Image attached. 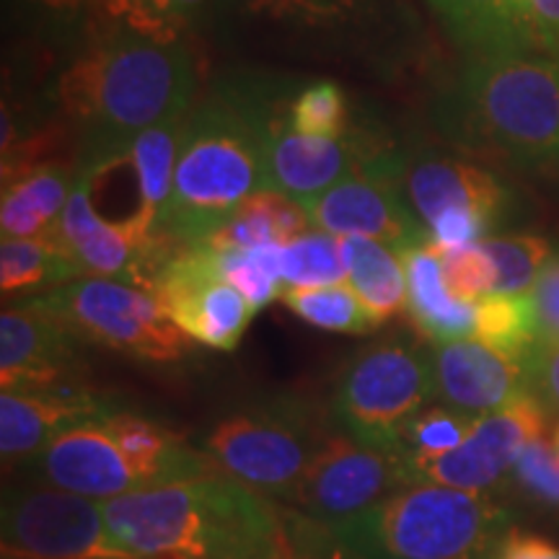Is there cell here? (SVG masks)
Instances as JSON below:
<instances>
[{"label": "cell", "mask_w": 559, "mask_h": 559, "mask_svg": "<svg viewBox=\"0 0 559 559\" xmlns=\"http://www.w3.org/2000/svg\"><path fill=\"white\" fill-rule=\"evenodd\" d=\"M495 559H559V549L555 544L544 542L542 536L510 531Z\"/></svg>", "instance_id": "cell-42"}, {"label": "cell", "mask_w": 559, "mask_h": 559, "mask_svg": "<svg viewBox=\"0 0 559 559\" xmlns=\"http://www.w3.org/2000/svg\"><path fill=\"white\" fill-rule=\"evenodd\" d=\"M334 432L330 404L272 394L215 419L202 438V451L221 474L288 508L306 469Z\"/></svg>", "instance_id": "cell-7"}, {"label": "cell", "mask_w": 559, "mask_h": 559, "mask_svg": "<svg viewBox=\"0 0 559 559\" xmlns=\"http://www.w3.org/2000/svg\"><path fill=\"white\" fill-rule=\"evenodd\" d=\"M210 5L213 0H99V11L111 26L156 39H181Z\"/></svg>", "instance_id": "cell-28"}, {"label": "cell", "mask_w": 559, "mask_h": 559, "mask_svg": "<svg viewBox=\"0 0 559 559\" xmlns=\"http://www.w3.org/2000/svg\"><path fill=\"white\" fill-rule=\"evenodd\" d=\"M117 544L140 559H309L296 515L228 474L102 502Z\"/></svg>", "instance_id": "cell-1"}, {"label": "cell", "mask_w": 559, "mask_h": 559, "mask_svg": "<svg viewBox=\"0 0 559 559\" xmlns=\"http://www.w3.org/2000/svg\"><path fill=\"white\" fill-rule=\"evenodd\" d=\"M81 277L73 262L50 241L3 239L0 243V290L16 296L26 290H52Z\"/></svg>", "instance_id": "cell-26"}, {"label": "cell", "mask_w": 559, "mask_h": 559, "mask_svg": "<svg viewBox=\"0 0 559 559\" xmlns=\"http://www.w3.org/2000/svg\"><path fill=\"white\" fill-rule=\"evenodd\" d=\"M243 9L304 29H340L355 24L370 0H239Z\"/></svg>", "instance_id": "cell-35"}, {"label": "cell", "mask_w": 559, "mask_h": 559, "mask_svg": "<svg viewBox=\"0 0 559 559\" xmlns=\"http://www.w3.org/2000/svg\"><path fill=\"white\" fill-rule=\"evenodd\" d=\"M479 417L445 407H425L402 428L400 453L412 461L440 459L456 451L474 428Z\"/></svg>", "instance_id": "cell-33"}, {"label": "cell", "mask_w": 559, "mask_h": 559, "mask_svg": "<svg viewBox=\"0 0 559 559\" xmlns=\"http://www.w3.org/2000/svg\"><path fill=\"white\" fill-rule=\"evenodd\" d=\"M549 430V412L534 394L474 423L469 438L440 459H407L409 485H440L469 492H489L513 469L523 445Z\"/></svg>", "instance_id": "cell-15"}, {"label": "cell", "mask_w": 559, "mask_h": 559, "mask_svg": "<svg viewBox=\"0 0 559 559\" xmlns=\"http://www.w3.org/2000/svg\"><path fill=\"white\" fill-rule=\"evenodd\" d=\"M288 120L304 135L342 138L349 132L345 91L334 81H311L290 94Z\"/></svg>", "instance_id": "cell-34"}, {"label": "cell", "mask_w": 559, "mask_h": 559, "mask_svg": "<svg viewBox=\"0 0 559 559\" xmlns=\"http://www.w3.org/2000/svg\"><path fill=\"white\" fill-rule=\"evenodd\" d=\"M342 247H345L347 285L376 324H386L407 311V275L400 251L366 236H345Z\"/></svg>", "instance_id": "cell-24"}, {"label": "cell", "mask_w": 559, "mask_h": 559, "mask_svg": "<svg viewBox=\"0 0 559 559\" xmlns=\"http://www.w3.org/2000/svg\"><path fill=\"white\" fill-rule=\"evenodd\" d=\"M280 300L300 321L317 326L321 332L370 334L379 330V324L347 283L319 285V288H288Z\"/></svg>", "instance_id": "cell-27"}, {"label": "cell", "mask_w": 559, "mask_h": 559, "mask_svg": "<svg viewBox=\"0 0 559 559\" xmlns=\"http://www.w3.org/2000/svg\"><path fill=\"white\" fill-rule=\"evenodd\" d=\"M440 262H443L445 285L456 298L477 304L495 293V264L481 241L440 251Z\"/></svg>", "instance_id": "cell-37"}, {"label": "cell", "mask_w": 559, "mask_h": 559, "mask_svg": "<svg viewBox=\"0 0 559 559\" xmlns=\"http://www.w3.org/2000/svg\"><path fill=\"white\" fill-rule=\"evenodd\" d=\"M402 192L436 249L487 239L508 207V192L481 166L432 148L404 151Z\"/></svg>", "instance_id": "cell-10"}, {"label": "cell", "mask_w": 559, "mask_h": 559, "mask_svg": "<svg viewBox=\"0 0 559 559\" xmlns=\"http://www.w3.org/2000/svg\"><path fill=\"white\" fill-rule=\"evenodd\" d=\"M407 275V317L419 337L432 345L474 337L477 304L453 296L445 285L440 249L432 243L400 251Z\"/></svg>", "instance_id": "cell-21"}, {"label": "cell", "mask_w": 559, "mask_h": 559, "mask_svg": "<svg viewBox=\"0 0 559 559\" xmlns=\"http://www.w3.org/2000/svg\"><path fill=\"white\" fill-rule=\"evenodd\" d=\"M481 247L495 264V293L526 296L551 260V243L539 236H492Z\"/></svg>", "instance_id": "cell-31"}, {"label": "cell", "mask_w": 559, "mask_h": 559, "mask_svg": "<svg viewBox=\"0 0 559 559\" xmlns=\"http://www.w3.org/2000/svg\"><path fill=\"white\" fill-rule=\"evenodd\" d=\"M19 5L26 19L52 39L79 37L99 11V0H19Z\"/></svg>", "instance_id": "cell-38"}, {"label": "cell", "mask_w": 559, "mask_h": 559, "mask_svg": "<svg viewBox=\"0 0 559 559\" xmlns=\"http://www.w3.org/2000/svg\"><path fill=\"white\" fill-rule=\"evenodd\" d=\"M536 45L559 47V0H526Z\"/></svg>", "instance_id": "cell-41"}, {"label": "cell", "mask_w": 559, "mask_h": 559, "mask_svg": "<svg viewBox=\"0 0 559 559\" xmlns=\"http://www.w3.org/2000/svg\"><path fill=\"white\" fill-rule=\"evenodd\" d=\"M0 549L3 559H140L111 536L99 500L37 481L3 492Z\"/></svg>", "instance_id": "cell-11"}, {"label": "cell", "mask_w": 559, "mask_h": 559, "mask_svg": "<svg viewBox=\"0 0 559 559\" xmlns=\"http://www.w3.org/2000/svg\"><path fill=\"white\" fill-rule=\"evenodd\" d=\"M551 440H555V449H557V456H559V425H557V430H555V436H551Z\"/></svg>", "instance_id": "cell-43"}, {"label": "cell", "mask_w": 559, "mask_h": 559, "mask_svg": "<svg viewBox=\"0 0 559 559\" xmlns=\"http://www.w3.org/2000/svg\"><path fill=\"white\" fill-rule=\"evenodd\" d=\"M293 515L309 559H495L510 534L492 495L440 485L402 487L340 523Z\"/></svg>", "instance_id": "cell-4"}, {"label": "cell", "mask_w": 559, "mask_h": 559, "mask_svg": "<svg viewBox=\"0 0 559 559\" xmlns=\"http://www.w3.org/2000/svg\"><path fill=\"white\" fill-rule=\"evenodd\" d=\"M285 91L270 81L215 83L187 115L160 234L198 247L267 187L270 122Z\"/></svg>", "instance_id": "cell-3"}, {"label": "cell", "mask_w": 559, "mask_h": 559, "mask_svg": "<svg viewBox=\"0 0 559 559\" xmlns=\"http://www.w3.org/2000/svg\"><path fill=\"white\" fill-rule=\"evenodd\" d=\"M34 300L81 342L148 362H177L190 337L164 311L156 293L115 277H75Z\"/></svg>", "instance_id": "cell-9"}, {"label": "cell", "mask_w": 559, "mask_h": 559, "mask_svg": "<svg viewBox=\"0 0 559 559\" xmlns=\"http://www.w3.org/2000/svg\"><path fill=\"white\" fill-rule=\"evenodd\" d=\"M280 272L285 290L347 283L342 239L324 230H309L288 243H280Z\"/></svg>", "instance_id": "cell-30"}, {"label": "cell", "mask_w": 559, "mask_h": 559, "mask_svg": "<svg viewBox=\"0 0 559 559\" xmlns=\"http://www.w3.org/2000/svg\"><path fill=\"white\" fill-rule=\"evenodd\" d=\"M117 402L86 381L62 383L45 391L0 394V456L5 469H26L55 438L102 415Z\"/></svg>", "instance_id": "cell-18"}, {"label": "cell", "mask_w": 559, "mask_h": 559, "mask_svg": "<svg viewBox=\"0 0 559 559\" xmlns=\"http://www.w3.org/2000/svg\"><path fill=\"white\" fill-rule=\"evenodd\" d=\"M213 254L221 275L249 298L254 311H262L272 300L283 298L285 283L283 272H280V243L236 251H213Z\"/></svg>", "instance_id": "cell-32"}, {"label": "cell", "mask_w": 559, "mask_h": 559, "mask_svg": "<svg viewBox=\"0 0 559 559\" xmlns=\"http://www.w3.org/2000/svg\"><path fill=\"white\" fill-rule=\"evenodd\" d=\"M430 5L472 58L531 52L536 47L526 0H430Z\"/></svg>", "instance_id": "cell-22"}, {"label": "cell", "mask_w": 559, "mask_h": 559, "mask_svg": "<svg viewBox=\"0 0 559 559\" xmlns=\"http://www.w3.org/2000/svg\"><path fill=\"white\" fill-rule=\"evenodd\" d=\"M402 487H409L407 456L370 449L337 430L311 461L288 508L311 523H340Z\"/></svg>", "instance_id": "cell-13"}, {"label": "cell", "mask_w": 559, "mask_h": 559, "mask_svg": "<svg viewBox=\"0 0 559 559\" xmlns=\"http://www.w3.org/2000/svg\"><path fill=\"white\" fill-rule=\"evenodd\" d=\"M187 115H177L171 120L153 124V128L140 132L130 145V160L138 171L145 202V221H148L153 236H166L160 234V226H164L166 207L171 200L174 171H177Z\"/></svg>", "instance_id": "cell-25"}, {"label": "cell", "mask_w": 559, "mask_h": 559, "mask_svg": "<svg viewBox=\"0 0 559 559\" xmlns=\"http://www.w3.org/2000/svg\"><path fill=\"white\" fill-rule=\"evenodd\" d=\"M432 400V353L415 340L391 337L362 347L342 366L330 415L342 436L400 453L402 428Z\"/></svg>", "instance_id": "cell-8"}, {"label": "cell", "mask_w": 559, "mask_h": 559, "mask_svg": "<svg viewBox=\"0 0 559 559\" xmlns=\"http://www.w3.org/2000/svg\"><path fill=\"white\" fill-rule=\"evenodd\" d=\"M438 124L464 148L559 169V62L531 52L472 58L440 96Z\"/></svg>", "instance_id": "cell-5"}, {"label": "cell", "mask_w": 559, "mask_h": 559, "mask_svg": "<svg viewBox=\"0 0 559 559\" xmlns=\"http://www.w3.org/2000/svg\"><path fill=\"white\" fill-rule=\"evenodd\" d=\"M528 304L539 347L559 345V254H551L544 264L542 275L528 290Z\"/></svg>", "instance_id": "cell-39"}, {"label": "cell", "mask_w": 559, "mask_h": 559, "mask_svg": "<svg viewBox=\"0 0 559 559\" xmlns=\"http://www.w3.org/2000/svg\"><path fill=\"white\" fill-rule=\"evenodd\" d=\"M81 340L34 298L0 313V383L3 391H45L83 381Z\"/></svg>", "instance_id": "cell-17"}, {"label": "cell", "mask_w": 559, "mask_h": 559, "mask_svg": "<svg viewBox=\"0 0 559 559\" xmlns=\"http://www.w3.org/2000/svg\"><path fill=\"white\" fill-rule=\"evenodd\" d=\"M153 293L169 319L198 345L234 353L254 319V306L221 275L215 254L185 247L158 270Z\"/></svg>", "instance_id": "cell-14"}, {"label": "cell", "mask_w": 559, "mask_h": 559, "mask_svg": "<svg viewBox=\"0 0 559 559\" xmlns=\"http://www.w3.org/2000/svg\"><path fill=\"white\" fill-rule=\"evenodd\" d=\"M198 68L181 39L111 26L60 75L58 102L81 135L75 166L91 169L130 151L153 124L194 107Z\"/></svg>", "instance_id": "cell-2"}, {"label": "cell", "mask_w": 559, "mask_h": 559, "mask_svg": "<svg viewBox=\"0 0 559 559\" xmlns=\"http://www.w3.org/2000/svg\"><path fill=\"white\" fill-rule=\"evenodd\" d=\"M200 469V451L185 436L120 407L66 430L26 466L29 481L99 502L192 479Z\"/></svg>", "instance_id": "cell-6"}, {"label": "cell", "mask_w": 559, "mask_h": 559, "mask_svg": "<svg viewBox=\"0 0 559 559\" xmlns=\"http://www.w3.org/2000/svg\"><path fill=\"white\" fill-rule=\"evenodd\" d=\"M311 228L313 223L309 207L283 192L262 190L251 194L215 234H210L198 247L236 251L267 247V243H288L296 236L309 234Z\"/></svg>", "instance_id": "cell-23"}, {"label": "cell", "mask_w": 559, "mask_h": 559, "mask_svg": "<svg viewBox=\"0 0 559 559\" xmlns=\"http://www.w3.org/2000/svg\"><path fill=\"white\" fill-rule=\"evenodd\" d=\"M528 391L549 415L559 417V345L536 349L528 362Z\"/></svg>", "instance_id": "cell-40"}, {"label": "cell", "mask_w": 559, "mask_h": 559, "mask_svg": "<svg viewBox=\"0 0 559 559\" xmlns=\"http://www.w3.org/2000/svg\"><path fill=\"white\" fill-rule=\"evenodd\" d=\"M436 400L472 417L492 415L528 391V362L477 337L443 342L432 349Z\"/></svg>", "instance_id": "cell-19"}, {"label": "cell", "mask_w": 559, "mask_h": 559, "mask_svg": "<svg viewBox=\"0 0 559 559\" xmlns=\"http://www.w3.org/2000/svg\"><path fill=\"white\" fill-rule=\"evenodd\" d=\"M474 337L485 345L500 349L510 358L531 362L534 353L539 349L534 332V317H531L528 293L526 296H492L477 300V326Z\"/></svg>", "instance_id": "cell-29"}, {"label": "cell", "mask_w": 559, "mask_h": 559, "mask_svg": "<svg viewBox=\"0 0 559 559\" xmlns=\"http://www.w3.org/2000/svg\"><path fill=\"white\" fill-rule=\"evenodd\" d=\"M510 474L528 500L559 510V456L547 432L523 445Z\"/></svg>", "instance_id": "cell-36"}, {"label": "cell", "mask_w": 559, "mask_h": 559, "mask_svg": "<svg viewBox=\"0 0 559 559\" xmlns=\"http://www.w3.org/2000/svg\"><path fill=\"white\" fill-rule=\"evenodd\" d=\"M404 151L386 143L368 156L349 177L311 202L317 230L340 236H366L407 251L430 243L428 230L415 218L402 192Z\"/></svg>", "instance_id": "cell-12"}, {"label": "cell", "mask_w": 559, "mask_h": 559, "mask_svg": "<svg viewBox=\"0 0 559 559\" xmlns=\"http://www.w3.org/2000/svg\"><path fill=\"white\" fill-rule=\"evenodd\" d=\"M79 169L66 164H26L3 171L0 230L3 239L52 241Z\"/></svg>", "instance_id": "cell-20"}, {"label": "cell", "mask_w": 559, "mask_h": 559, "mask_svg": "<svg viewBox=\"0 0 559 559\" xmlns=\"http://www.w3.org/2000/svg\"><path fill=\"white\" fill-rule=\"evenodd\" d=\"M290 94L283 96L270 122L267 138V187L300 205H311L319 194L349 177L368 156L383 148L362 130L342 138L304 135L288 120Z\"/></svg>", "instance_id": "cell-16"}]
</instances>
